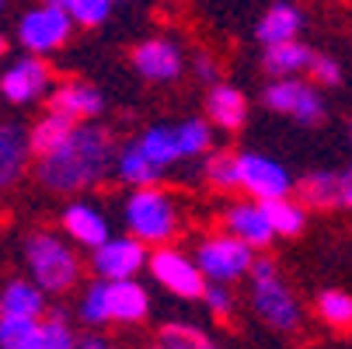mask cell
<instances>
[{"mask_svg":"<svg viewBox=\"0 0 352 349\" xmlns=\"http://www.w3.org/2000/svg\"><path fill=\"white\" fill-rule=\"evenodd\" d=\"M116 165V140L102 126H74L70 136L42 158H35V175L53 192H80L98 185Z\"/></svg>","mask_w":352,"mask_h":349,"instance_id":"1","label":"cell"},{"mask_svg":"<svg viewBox=\"0 0 352 349\" xmlns=\"http://www.w3.org/2000/svg\"><path fill=\"white\" fill-rule=\"evenodd\" d=\"M150 315V297L133 279H94L80 297V321L87 325H136Z\"/></svg>","mask_w":352,"mask_h":349,"instance_id":"2","label":"cell"},{"mask_svg":"<svg viewBox=\"0 0 352 349\" xmlns=\"http://www.w3.org/2000/svg\"><path fill=\"white\" fill-rule=\"evenodd\" d=\"M25 262H28V273H32V283L42 290V293H67L77 276H80V262H77V252L56 234L49 231H38L28 237L25 244Z\"/></svg>","mask_w":352,"mask_h":349,"instance_id":"3","label":"cell"},{"mask_svg":"<svg viewBox=\"0 0 352 349\" xmlns=\"http://www.w3.org/2000/svg\"><path fill=\"white\" fill-rule=\"evenodd\" d=\"M251 304H255L258 318L276 328V332H293L300 325V304L293 290L283 283L279 266L272 259H251Z\"/></svg>","mask_w":352,"mask_h":349,"instance_id":"4","label":"cell"},{"mask_svg":"<svg viewBox=\"0 0 352 349\" xmlns=\"http://www.w3.org/2000/svg\"><path fill=\"white\" fill-rule=\"evenodd\" d=\"M126 224L129 234L140 237L143 244H164L178 231V213L171 195L161 192L157 185H136L133 195L126 199Z\"/></svg>","mask_w":352,"mask_h":349,"instance_id":"5","label":"cell"},{"mask_svg":"<svg viewBox=\"0 0 352 349\" xmlns=\"http://www.w3.org/2000/svg\"><path fill=\"white\" fill-rule=\"evenodd\" d=\"M255 248H248L244 241H237L234 234H217L206 237L195 252V266L210 283H234L241 276H248Z\"/></svg>","mask_w":352,"mask_h":349,"instance_id":"6","label":"cell"},{"mask_svg":"<svg viewBox=\"0 0 352 349\" xmlns=\"http://www.w3.org/2000/svg\"><path fill=\"white\" fill-rule=\"evenodd\" d=\"M70 14L56 4V0H45V4L32 8L21 25H18V42L28 49L32 56H45V53H53V49H60L67 39H70Z\"/></svg>","mask_w":352,"mask_h":349,"instance_id":"7","label":"cell"},{"mask_svg":"<svg viewBox=\"0 0 352 349\" xmlns=\"http://www.w3.org/2000/svg\"><path fill=\"white\" fill-rule=\"evenodd\" d=\"M265 105L279 116H289L296 123H304V126H318L328 116L321 91L307 81H300V77H276L265 87Z\"/></svg>","mask_w":352,"mask_h":349,"instance_id":"8","label":"cell"},{"mask_svg":"<svg viewBox=\"0 0 352 349\" xmlns=\"http://www.w3.org/2000/svg\"><path fill=\"white\" fill-rule=\"evenodd\" d=\"M146 269L154 273V279L171 290L182 301H199L206 290V276L199 273L195 259H188L178 248H157L154 255H146Z\"/></svg>","mask_w":352,"mask_h":349,"instance_id":"9","label":"cell"},{"mask_svg":"<svg viewBox=\"0 0 352 349\" xmlns=\"http://www.w3.org/2000/svg\"><path fill=\"white\" fill-rule=\"evenodd\" d=\"M237 189L248 192L251 199H258V203H265V199L289 195L293 178L279 161L265 154H237Z\"/></svg>","mask_w":352,"mask_h":349,"instance_id":"10","label":"cell"},{"mask_svg":"<svg viewBox=\"0 0 352 349\" xmlns=\"http://www.w3.org/2000/svg\"><path fill=\"white\" fill-rule=\"evenodd\" d=\"M91 266L98 279H133L140 269H146V244L140 237H105L98 248H91Z\"/></svg>","mask_w":352,"mask_h":349,"instance_id":"11","label":"cell"},{"mask_svg":"<svg viewBox=\"0 0 352 349\" xmlns=\"http://www.w3.org/2000/svg\"><path fill=\"white\" fill-rule=\"evenodd\" d=\"M45 87H49V67L42 63V56H21L0 74V94L11 105L35 102L38 94H45Z\"/></svg>","mask_w":352,"mask_h":349,"instance_id":"12","label":"cell"},{"mask_svg":"<svg viewBox=\"0 0 352 349\" xmlns=\"http://www.w3.org/2000/svg\"><path fill=\"white\" fill-rule=\"evenodd\" d=\"M133 67L140 70L143 81H154V84H168V81H178L185 63H182V53L168 42V39H146L133 49Z\"/></svg>","mask_w":352,"mask_h":349,"instance_id":"13","label":"cell"},{"mask_svg":"<svg viewBox=\"0 0 352 349\" xmlns=\"http://www.w3.org/2000/svg\"><path fill=\"white\" fill-rule=\"evenodd\" d=\"M102 109H105L102 91L84 81H67L49 94V112H56L70 123H87L94 116H102Z\"/></svg>","mask_w":352,"mask_h":349,"instance_id":"14","label":"cell"},{"mask_svg":"<svg viewBox=\"0 0 352 349\" xmlns=\"http://www.w3.org/2000/svg\"><path fill=\"white\" fill-rule=\"evenodd\" d=\"M227 224V234H234L237 241H244L248 248H265L276 234L265 220V210L258 199H241V203H234L223 217Z\"/></svg>","mask_w":352,"mask_h":349,"instance_id":"15","label":"cell"},{"mask_svg":"<svg viewBox=\"0 0 352 349\" xmlns=\"http://www.w3.org/2000/svg\"><path fill=\"white\" fill-rule=\"evenodd\" d=\"M28 133L18 123H0V189H11L28 168Z\"/></svg>","mask_w":352,"mask_h":349,"instance_id":"16","label":"cell"},{"mask_svg":"<svg viewBox=\"0 0 352 349\" xmlns=\"http://www.w3.org/2000/svg\"><path fill=\"white\" fill-rule=\"evenodd\" d=\"M63 231L70 234V241L84 244V248H98L112 231L102 210H94L91 203H70L63 210Z\"/></svg>","mask_w":352,"mask_h":349,"instance_id":"17","label":"cell"},{"mask_svg":"<svg viewBox=\"0 0 352 349\" xmlns=\"http://www.w3.org/2000/svg\"><path fill=\"white\" fill-rule=\"evenodd\" d=\"M0 315L38 321L45 315V293L32 279H8L4 286H0Z\"/></svg>","mask_w":352,"mask_h":349,"instance_id":"18","label":"cell"},{"mask_svg":"<svg viewBox=\"0 0 352 349\" xmlns=\"http://www.w3.org/2000/svg\"><path fill=\"white\" fill-rule=\"evenodd\" d=\"M206 112H210V123H213V126L234 133V129H241L244 119H248V98H244L237 87H230V84H213L210 102H206Z\"/></svg>","mask_w":352,"mask_h":349,"instance_id":"19","label":"cell"},{"mask_svg":"<svg viewBox=\"0 0 352 349\" xmlns=\"http://www.w3.org/2000/svg\"><path fill=\"white\" fill-rule=\"evenodd\" d=\"M314 56V49L307 42H276V45H265V53H262V67L269 77H296L300 70H307Z\"/></svg>","mask_w":352,"mask_h":349,"instance_id":"20","label":"cell"},{"mask_svg":"<svg viewBox=\"0 0 352 349\" xmlns=\"http://www.w3.org/2000/svg\"><path fill=\"white\" fill-rule=\"evenodd\" d=\"M300 28H304V14H300V8H293V4H272L262 14L255 35H258L262 45H276V42L300 39Z\"/></svg>","mask_w":352,"mask_h":349,"instance_id":"21","label":"cell"},{"mask_svg":"<svg viewBox=\"0 0 352 349\" xmlns=\"http://www.w3.org/2000/svg\"><path fill=\"white\" fill-rule=\"evenodd\" d=\"M262 210H265V220H269L272 234H279V237H296L307 227V207L300 203V199H289V195L265 199Z\"/></svg>","mask_w":352,"mask_h":349,"instance_id":"22","label":"cell"},{"mask_svg":"<svg viewBox=\"0 0 352 349\" xmlns=\"http://www.w3.org/2000/svg\"><path fill=\"white\" fill-rule=\"evenodd\" d=\"M296 192L307 210H338V171H311L296 182Z\"/></svg>","mask_w":352,"mask_h":349,"instance_id":"23","label":"cell"},{"mask_svg":"<svg viewBox=\"0 0 352 349\" xmlns=\"http://www.w3.org/2000/svg\"><path fill=\"white\" fill-rule=\"evenodd\" d=\"M143 158L154 165V168H171L175 161H182V151H178V136H175V126H154V129H146L143 136L133 140Z\"/></svg>","mask_w":352,"mask_h":349,"instance_id":"24","label":"cell"},{"mask_svg":"<svg viewBox=\"0 0 352 349\" xmlns=\"http://www.w3.org/2000/svg\"><path fill=\"white\" fill-rule=\"evenodd\" d=\"M74 126H77V123H70V119H63V116H56V112L42 116V119L28 129V151H32V158H42V154H49V151H56V147L70 136Z\"/></svg>","mask_w":352,"mask_h":349,"instance_id":"25","label":"cell"},{"mask_svg":"<svg viewBox=\"0 0 352 349\" xmlns=\"http://www.w3.org/2000/svg\"><path fill=\"white\" fill-rule=\"evenodd\" d=\"M74 346H77V335L67 325V318L63 315H49L45 321L42 318L35 321V328H32V335H28V342L21 349H74Z\"/></svg>","mask_w":352,"mask_h":349,"instance_id":"26","label":"cell"},{"mask_svg":"<svg viewBox=\"0 0 352 349\" xmlns=\"http://www.w3.org/2000/svg\"><path fill=\"white\" fill-rule=\"evenodd\" d=\"M116 171H119V178L129 182V185H154V182L161 178V168L150 165L136 143H126L122 151H116Z\"/></svg>","mask_w":352,"mask_h":349,"instance_id":"27","label":"cell"},{"mask_svg":"<svg viewBox=\"0 0 352 349\" xmlns=\"http://www.w3.org/2000/svg\"><path fill=\"white\" fill-rule=\"evenodd\" d=\"M318 315H321L324 325H331L338 332H349L352 328V293H345V290L318 293Z\"/></svg>","mask_w":352,"mask_h":349,"instance_id":"28","label":"cell"},{"mask_svg":"<svg viewBox=\"0 0 352 349\" xmlns=\"http://www.w3.org/2000/svg\"><path fill=\"white\" fill-rule=\"evenodd\" d=\"M157 346H164V349H220L203 328L182 325V321L164 325V328L157 332Z\"/></svg>","mask_w":352,"mask_h":349,"instance_id":"29","label":"cell"},{"mask_svg":"<svg viewBox=\"0 0 352 349\" xmlns=\"http://www.w3.org/2000/svg\"><path fill=\"white\" fill-rule=\"evenodd\" d=\"M175 136H178V151L182 158H199L213 147V133H210V123L203 119H188L182 126H175Z\"/></svg>","mask_w":352,"mask_h":349,"instance_id":"30","label":"cell"},{"mask_svg":"<svg viewBox=\"0 0 352 349\" xmlns=\"http://www.w3.org/2000/svg\"><path fill=\"white\" fill-rule=\"evenodd\" d=\"M56 4L70 14L74 25H84V28L102 25L112 14V0H56Z\"/></svg>","mask_w":352,"mask_h":349,"instance_id":"31","label":"cell"},{"mask_svg":"<svg viewBox=\"0 0 352 349\" xmlns=\"http://www.w3.org/2000/svg\"><path fill=\"white\" fill-rule=\"evenodd\" d=\"M206 178L213 189L237 192V154H210L206 158Z\"/></svg>","mask_w":352,"mask_h":349,"instance_id":"32","label":"cell"},{"mask_svg":"<svg viewBox=\"0 0 352 349\" xmlns=\"http://www.w3.org/2000/svg\"><path fill=\"white\" fill-rule=\"evenodd\" d=\"M32 318H4L0 315V349H21L32 335Z\"/></svg>","mask_w":352,"mask_h":349,"instance_id":"33","label":"cell"},{"mask_svg":"<svg viewBox=\"0 0 352 349\" xmlns=\"http://www.w3.org/2000/svg\"><path fill=\"white\" fill-rule=\"evenodd\" d=\"M203 301H206V308H210V315L217 321H230V315H234V293L227 290V283H206Z\"/></svg>","mask_w":352,"mask_h":349,"instance_id":"34","label":"cell"},{"mask_svg":"<svg viewBox=\"0 0 352 349\" xmlns=\"http://www.w3.org/2000/svg\"><path fill=\"white\" fill-rule=\"evenodd\" d=\"M307 74H311V81L321 84V87H338V84H342V67H338V60H331V56H324V53H314V56H311Z\"/></svg>","mask_w":352,"mask_h":349,"instance_id":"35","label":"cell"},{"mask_svg":"<svg viewBox=\"0 0 352 349\" xmlns=\"http://www.w3.org/2000/svg\"><path fill=\"white\" fill-rule=\"evenodd\" d=\"M338 210H352V165L338 171Z\"/></svg>","mask_w":352,"mask_h":349,"instance_id":"36","label":"cell"},{"mask_svg":"<svg viewBox=\"0 0 352 349\" xmlns=\"http://www.w3.org/2000/svg\"><path fill=\"white\" fill-rule=\"evenodd\" d=\"M192 67H195V74H199V81H206V84H210V81L217 77V63H213V60H210L206 53H199Z\"/></svg>","mask_w":352,"mask_h":349,"instance_id":"37","label":"cell"},{"mask_svg":"<svg viewBox=\"0 0 352 349\" xmlns=\"http://www.w3.org/2000/svg\"><path fill=\"white\" fill-rule=\"evenodd\" d=\"M74 349H116V346L109 339H102V335H84V339H77Z\"/></svg>","mask_w":352,"mask_h":349,"instance_id":"38","label":"cell"},{"mask_svg":"<svg viewBox=\"0 0 352 349\" xmlns=\"http://www.w3.org/2000/svg\"><path fill=\"white\" fill-rule=\"evenodd\" d=\"M4 53H8V39L0 35V60H4Z\"/></svg>","mask_w":352,"mask_h":349,"instance_id":"39","label":"cell"},{"mask_svg":"<svg viewBox=\"0 0 352 349\" xmlns=\"http://www.w3.org/2000/svg\"><path fill=\"white\" fill-rule=\"evenodd\" d=\"M150 349H164V346H150Z\"/></svg>","mask_w":352,"mask_h":349,"instance_id":"40","label":"cell"},{"mask_svg":"<svg viewBox=\"0 0 352 349\" xmlns=\"http://www.w3.org/2000/svg\"><path fill=\"white\" fill-rule=\"evenodd\" d=\"M0 8H4V0H0Z\"/></svg>","mask_w":352,"mask_h":349,"instance_id":"41","label":"cell"},{"mask_svg":"<svg viewBox=\"0 0 352 349\" xmlns=\"http://www.w3.org/2000/svg\"><path fill=\"white\" fill-rule=\"evenodd\" d=\"M112 4H116V0H112Z\"/></svg>","mask_w":352,"mask_h":349,"instance_id":"42","label":"cell"}]
</instances>
